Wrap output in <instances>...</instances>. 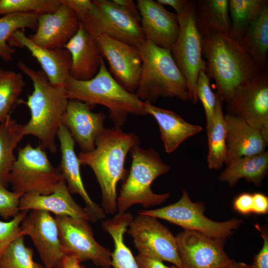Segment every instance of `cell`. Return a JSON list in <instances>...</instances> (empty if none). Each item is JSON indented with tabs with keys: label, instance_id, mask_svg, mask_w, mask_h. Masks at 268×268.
Returning a JSON list of instances; mask_svg holds the SVG:
<instances>
[{
	"label": "cell",
	"instance_id": "obj_19",
	"mask_svg": "<svg viewBox=\"0 0 268 268\" xmlns=\"http://www.w3.org/2000/svg\"><path fill=\"white\" fill-rule=\"evenodd\" d=\"M93 108L81 101L69 100L62 118V124L67 128L83 152L95 148L96 139L105 129V115L92 112Z\"/></svg>",
	"mask_w": 268,
	"mask_h": 268
},
{
	"label": "cell",
	"instance_id": "obj_36",
	"mask_svg": "<svg viewBox=\"0 0 268 268\" xmlns=\"http://www.w3.org/2000/svg\"><path fill=\"white\" fill-rule=\"evenodd\" d=\"M60 4V0H0V15L16 13L39 15L54 12Z\"/></svg>",
	"mask_w": 268,
	"mask_h": 268
},
{
	"label": "cell",
	"instance_id": "obj_5",
	"mask_svg": "<svg viewBox=\"0 0 268 268\" xmlns=\"http://www.w3.org/2000/svg\"><path fill=\"white\" fill-rule=\"evenodd\" d=\"M139 50L142 66L135 93L138 98L151 103L160 97L190 101L186 80L171 50L159 48L148 41Z\"/></svg>",
	"mask_w": 268,
	"mask_h": 268
},
{
	"label": "cell",
	"instance_id": "obj_17",
	"mask_svg": "<svg viewBox=\"0 0 268 268\" xmlns=\"http://www.w3.org/2000/svg\"><path fill=\"white\" fill-rule=\"evenodd\" d=\"M57 137L59 140L61 159L58 167L70 194L79 195L83 199L90 221L95 222L106 217L103 208L94 202L87 192L81 176L80 163L75 149V141L67 128L62 124Z\"/></svg>",
	"mask_w": 268,
	"mask_h": 268
},
{
	"label": "cell",
	"instance_id": "obj_45",
	"mask_svg": "<svg viewBox=\"0 0 268 268\" xmlns=\"http://www.w3.org/2000/svg\"><path fill=\"white\" fill-rule=\"evenodd\" d=\"M114 2L124 7L139 21L140 18L136 4L132 0H113Z\"/></svg>",
	"mask_w": 268,
	"mask_h": 268
},
{
	"label": "cell",
	"instance_id": "obj_8",
	"mask_svg": "<svg viewBox=\"0 0 268 268\" xmlns=\"http://www.w3.org/2000/svg\"><path fill=\"white\" fill-rule=\"evenodd\" d=\"M58 168L53 166L46 150L28 143L18 147L9 174L8 182L12 191L22 195L53 193L63 179Z\"/></svg>",
	"mask_w": 268,
	"mask_h": 268
},
{
	"label": "cell",
	"instance_id": "obj_18",
	"mask_svg": "<svg viewBox=\"0 0 268 268\" xmlns=\"http://www.w3.org/2000/svg\"><path fill=\"white\" fill-rule=\"evenodd\" d=\"M136 4L146 40L159 48L171 50L179 32L177 14L152 0H137Z\"/></svg>",
	"mask_w": 268,
	"mask_h": 268
},
{
	"label": "cell",
	"instance_id": "obj_41",
	"mask_svg": "<svg viewBox=\"0 0 268 268\" xmlns=\"http://www.w3.org/2000/svg\"><path fill=\"white\" fill-rule=\"evenodd\" d=\"M252 194L244 193L238 195L234 200L233 208L235 210L243 215L252 213Z\"/></svg>",
	"mask_w": 268,
	"mask_h": 268
},
{
	"label": "cell",
	"instance_id": "obj_32",
	"mask_svg": "<svg viewBox=\"0 0 268 268\" xmlns=\"http://www.w3.org/2000/svg\"><path fill=\"white\" fill-rule=\"evenodd\" d=\"M268 6V0H229L230 36L239 43L250 24Z\"/></svg>",
	"mask_w": 268,
	"mask_h": 268
},
{
	"label": "cell",
	"instance_id": "obj_46",
	"mask_svg": "<svg viewBox=\"0 0 268 268\" xmlns=\"http://www.w3.org/2000/svg\"><path fill=\"white\" fill-rule=\"evenodd\" d=\"M61 268H82L80 262L73 256L66 255L62 262Z\"/></svg>",
	"mask_w": 268,
	"mask_h": 268
},
{
	"label": "cell",
	"instance_id": "obj_20",
	"mask_svg": "<svg viewBox=\"0 0 268 268\" xmlns=\"http://www.w3.org/2000/svg\"><path fill=\"white\" fill-rule=\"evenodd\" d=\"M80 24L76 12L61 2L54 12L38 15L37 29L29 38L45 48H64L77 32Z\"/></svg>",
	"mask_w": 268,
	"mask_h": 268
},
{
	"label": "cell",
	"instance_id": "obj_35",
	"mask_svg": "<svg viewBox=\"0 0 268 268\" xmlns=\"http://www.w3.org/2000/svg\"><path fill=\"white\" fill-rule=\"evenodd\" d=\"M33 257V250L25 246L24 237L19 236L1 255L0 268H44L34 261Z\"/></svg>",
	"mask_w": 268,
	"mask_h": 268
},
{
	"label": "cell",
	"instance_id": "obj_25",
	"mask_svg": "<svg viewBox=\"0 0 268 268\" xmlns=\"http://www.w3.org/2000/svg\"><path fill=\"white\" fill-rule=\"evenodd\" d=\"M144 111L151 115L157 122L165 152L171 153L188 138L200 133L199 125L186 121L175 112L157 107L149 102H144Z\"/></svg>",
	"mask_w": 268,
	"mask_h": 268
},
{
	"label": "cell",
	"instance_id": "obj_38",
	"mask_svg": "<svg viewBox=\"0 0 268 268\" xmlns=\"http://www.w3.org/2000/svg\"><path fill=\"white\" fill-rule=\"evenodd\" d=\"M28 211H20L9 221L0 220V257L8 245L20 235V225Z\"/></svg>",
	"mask_w": 268,
	"mask_h": 268
},
{
	"label": "cell",
	"instance_id": "obj_16",
	"mask_svg": "<svg viewBox=\"0 0 268 268\" xmlns=\"http://www.w3.org/2000/svg\"><path fill=\"white\" fill-rule=\"evenodd\" d=\"M176 237L183 268H217L232 261L224 250L225 239L188 230Z\"/></svg>",
	"mask_w": 268,
	"mask_h": 268
},
{
	"label": "cell",
	"instance_id": "obj_26",
	"mask_svg": "<svg viewBox=\"0 0 268 268\" xmlns=\"http://www.w3.org/2000/svg\"><path fill=\"white\" fill-rule=\"evenodd\" d=\"M268 170V152L244 156L232 161L220 174V182L227 183L230 187H234L238 181L244 178L255 186L261 185Z\"/></svg>",
	"mask_w": 268,
	"mask_h": 268
},
{
	"label": "cell",
	"instance_id": "obj_34",
	"mask_svg": "<svg viewBox=\"0 0 268 268\" xmlns=\"http://www.w3.org/2000/svg\"><path fill=\"white\" fill-rule=\"evenodd\" d=\"M25 85L21 73L0 68V121L10 116Z\"/></svg>",
	"mask_w": 268,
	"mask_h": 268
},
{
	"label": "cell",
	"instance_id": "obj_47",
	"mask_svg": "<svg viewBox=\"0 0 268 268\" xmlns=\"http://www.w3.org/2000/svg\"><path fill=\"white\" fill-rule=\"evenodd\" d=\"M217 268H251V265L244 263L237 262L235 260H232L228 265Z\"/></svg>",
	"mask_w": 268,
	"mask_h": 268
},
{
	"label": "cell",
	"instance_id": "obj_44",
	"mask_svg": "<svg viewBox=\"0 0 268 268\" xmlns=\"http://www.w3.org/2000/svg\"><path fill=\"white\" fill-rule=\"evenodd\" d=\"M156 1L163 5H166L173 8L176 11V14H181L185 9L187 0H157Z\"/></svg>",
	"mask_w": 268,
	"mask_h": 268
},
{
	"label": "cell",
	"instance_id": "obj_12",
	"mask_svg": "<svg viewBox=\"0 0 268 268\" xmlns=\"http://www.w3.org/2000/svg\"><path fill=\"white\" fill-rule=\"evenodd\" d=\"M61 242L67 255L80 263L91 261L102 268L112 267V252L95 239L88 221L64 215H56Z\"/></svg>",
	"mask_w": 268,
	"mask_h": 268
},
{
	"label": "cell",
	"instance_id": "obj_7",
	"mask_svg": "<svg viewBox=\"0 0 268 268\" xmlns=\"http://www.w3.org/2000/svg\"><path fill=\"white\" fill-rule=\"evenodd\" d=\"M132 164L128 175L123 181L117 200L118 213H124L133 205L144 207L160 205L170 193L157 194L151 189L152 182L159 176L168 173L170 167L152 148L143 149L139 145L130 151Z\"/></svg>",
	"mask_w": 268,
	"mask_h": 268
},
{
	"label": "cell",
	"instance_id": "obj_43",
	"mask_svg": "<svg viewBox=\"0 0 268 268\" xmlns=\"http://www.w3.org/2000/svg\"><path fill=\"white\" fill-rule=\"evenodd\" d=\"M135 259L140 268H179L174 265L167 266L162 261L138 254Z\"/></svg>",
	"mask_w": 268,
	"mask_h": 268
},
{
	"label": "cell",
	"instance_id": "obj_11",
	"mask_svg": "<svg viewBox=\"0 0 268 268\" xmlns=\"http://www.w3.org/2000/svg\"><path fill=\"white\" fill-rule=\"evenodd\" d=\"M138 213L130 222L127 231L138 255L170 262L183 268L176 237L157 218Z\"/></svg>",
	"mask_w": 268,
	"mask_h": 268
},
{
	"label": "cell",
	"instance_id": "obj_23",
	"mask_svg": "<svg viewBox=\"0 0 268 268\" xmlns=\"http://www.w3.org/2000/svg\"><path fill=\"white\" fill-rule=\"evenodd\" d=\"M226 129V156L225 164L265 151L268 142L261 134L241 118L224 115Z\"/></svg>",
	"mask_w": 268,
	"mask_h": 268
},
{
	"label": "cell",
	"instance_id": "obj_13",
	"mask_svg": "<svg viewBox=\"0 0 268 268\" xmlns=\"http://www.w3.org/2000/svg\"><path fill=\"white\" fill-rule=\"evenodd\" d=\"M227 114L257 130L268 143V72L238 87L227 103Z\"/></svg>",
	"mask_w": 268,
	"mask_h": 268
},
{
	"label": "cell",
	"instance_id": "obj_29",
	"mask_svg": "<svg viewBox=\"0 0 268 268\" xmlns=\"http://www.w3.org/2000/svg\"><path fill=\"white\" fill-rule=\"evenodd\" d=\"M133 219L131 213L125 212L118 213L102 223L103 229L113 240L114 249L112 252V267L114 268H140L131 250L124 242V234Z\"/></svg>",
	"mask_w": 268,
	"mask_h": 268
},
{
	"label": "cell",
	"instance_id": "obj_4",
	"mask_svg": "<svg viewBox=\"0 0 268 268\" xmlns=\"http://www.w3.org/2000/svg\"><path fill=\"white\" fill-rule=\"evenodd\" d=\"M64 87L68 100H79L92 107L97 104L107 107L116 128H121L130 114L147 115L144 109V102L115 80L104 60L94 77L81 81L69 76Z\"/></svg>",
	"mask_w": 268,
	"mask_h": 268
},
{
	"label": "cell",
	"instance_id": "obj_22",
	"mask_svg": "<svg viewBox=\"0 0 268 268\" xmlns=\"http://www.w3.org/2000/svg\"><path fill=\"white\" fill-rule=\"evenodd\" d=\"M71 55L69 76L81 81L91 79L98 72L103 57L96 38L80 23L75 34L64 46Z\"/></svg>",
	"mask_w": 268,
	"mask_h": 268
},
{
	"label": "cell",
	"instance_id": "obj_3",
	"mask_svg": "<svg viewBox=\"0 0 268 268\" xmlns=\"http://www.w3.org/2000/svg\"><path fill=\"white\" fill-rule=\"evenodd\" d=\"M17 65L31 79L33 86L25 102L30 110V118L23 125V135L35 136L44 150L54 153L57 150L56 137L69 100L65 88L52 85L43 71L32 68L21 60Z\"/></svg>",
	"mask_w": 268,
	"mask_h": 268
},
{
	"label": "cell",
	"instance_id": "obj_2",
	"mask_svg": "<svg viewBox=\"0 0 268 268\" xmlns=\"http://www.w3.org/2000/svg\"><path fill=\"white\" fill-rule=\"evenodd\" d=\"M205 72L215 81L217 93L227 103L239 86L265 72L254 63L237 41L229 35L211 31L202 37Z\"/></svg>",
	"mask_w": 268,
	"mask_h": 268
},
{
	"label": "cell",
	"instance_id": "obj_39",
	"mask_svg": "<svg viewBox=\"0 0 268 268\" xmlns=\"http://www.w3.org/2000/svg\"><path fill=\"white\" fill-rule=\"evenodd\" d=\"M22 196L8 191L6 187L0 184V216L7 220L17 215L20 211L19 203Z\"/></svg>",
	"mask_w": 268,
	"mask_h": 268
},
{
	"label": "cell",
	"instance_id": "obj_28",
	"mask_svg": "<svg viewBox=\"0 0 268 268\" xmlns=\"http://www.w3.org/2000/svg\"><path fill=\"white\" fill-rule=\"evenodd\" d=\"M196 20L202 37L213 30L230 36L231 20L228 0L196 1Z\"/></svg>",
	"mask_w": 268,
	"mask_h": 268
},
{
	"label": "cell",
	"instance_id": "obj_40",
	"mask_svg": "<svg viewBox=\"0 0 268 268\" xmlns=\"http://www.w3.org/2000/svg\"><path fill=\"white\" fill-rule=\"evenodd\" d=\"M257 228L261 232L263 239V245L259 252L256 254L254 258L251 268H268V233L266 227Z\"/></svg>",
	"mask_w": 268,
	"mask_h": 268
},
{
	"label": "cell",
	"instance_id": "obj_9",
	"mask_svg": "<svg viewBox=\"0 0 268 268\" xmlns=\"http://www.w3.org/2000/svg\"><path fill=\"white\" fill-rule=\"evenodd\" d=\"M196 1L188 0L184 10L177 15L179 32L171 49L172 57L184 76L188 85L190 101H198L196 84L201 71L206 65L202 53V37L197 28L196 20Z\"/></svg>",
	"mask_w": 268,
	"mask_h": 268
},
{
	"label": "cell",
	"instance_id": "obj_14",
	"mask_svg": "<svg viewBox=\"0 0 268 268\" xmlns=\"http://www.w3.org/2000/svg\"><path fill=\"white\" fill-rule=\"evenodd\" d=\"M96 38L101 56L108 62L110 73L121 86L134 93L141 70L139 49L107 34Z\"/></svg>",
	"mask_w": 268,
	"mask_h": 268
},
{
	"label": "cell",
	"instance_id": "obj_42",
	"mask_svg": "<svg viewBox=\"0 0 268 268\" xmlns=\"http://www.w3.org/2000/svg\"><path fill=\"white\" fill-rule=\"evenodd\" d=\"M252 212L257 214H266L268 212V198L261 193L252 194Z\"/></svg>",
	"mask_w": 268,
	"mask_h": 268
},
{
	"label": "cell",
	"instance_id": "obj_31",
	"mask_svg": "<svg viewBox=\"0 0 268 268\" xmlns=\"http://www.w3.org/2000/svg\"><path fill=\"white\" fill-rule=\"evenodd\" d=\"M23 136V125L10 116L0 121V184L6 187L9 174L16 158L14 151Z\"/></svg>",
	"mask_w": 268,
	"mask_h": 268
},
{
	"label": "cell",
	"instance_id": "obj_15",
	"mask_svg": "<svg viewBox=\"0 0 268 268\" xmlns=\"http://www.w3.org/2000/svg\"><path fill=\"white\" fill-rule=\"evenodd\" d=\"M20 235L31 238L44 268H61L66 254L56 219L50 212L31 210L21 224Z\"/></svg>",
	"mask_w": 268,
	"mask_h": 268
},
{
	"label": "cell",
	"instance_id": "obj_1",
	"mask_svg": "<svg viewBox=\"0 0 268 268\" xmlns=\"http://www.w3.org/2000/svg\"><path fill=\"white\" fill-rule=\"evenodd\" d=\"M140 140L133 133L121 128L105 129L96 140L95 147L88 152L79 153L80 165L89 166L94 172L102 194V206L105 213L112 214L117 209V186L128 174L125 169L127 155Z\"/></svg>",
	"mask_w": 268,
	"mask_h": 268
},
{
	"label": "cell",
	"instance_id": "obj_24",
	"mask_svg": "<svg viewBox=\"0 0 268 268\" xmlns=\"http://www.w3.org/2000/svg\"><path fill=\"white\" fill-rule=\"evenodd\" d=\"M19 209L20 211L45 210L56 215L67 216L90 221L84 208L79 206L72 197L64 179L50 195H23L20 199Z\"/></svg>",
	"mask_w": 268,
	"mask_h": 268
},
{
	"label": "cell",
	"instance_id": "obj_21",
	"mask_svg": "<svg viewBox=\"0 0 268 268\" xmlns=\"http://www.w3.org/2000/svg\"><path fill=\"white\" fill-rule=\"evenodd\" d=\"M7 43L13 48H26L39 63L49 82L54 86H65L71 65V55L67 49L40 47L27 36L23 30L15 31Z\"/></svg>",
	"mask_w": 268,
	"mask_h": 268
},
{
	"label": "cell",
	"instance_id": "obj_33",
	"mask_svg": "<svg viewBox=\"0 0 268 268\" xmlns=\"http://www.w3.org/2000/svg\"><path fill=\"white\" fill-rule=\"evenodd\" d=\"M38 15L32 13H16L3 15L0 18V58L10 62L15 50L7 41L16 30L25 28L36 31Z\"/></svg>",
	"mask_w": 268,
	"mask_h": 268
},
{
	"label": "cell",
	"instance_id": "obj_37",
	"mask_svg": "<svg viewBox=\"0 0 268 268\" xmlns=\"http://www.w3.org/2000/svg\"><path fill=\"white\" fill-rule=\"evenodd\" d=\"M196 92L198 100L201 102L205 114L206 126V131L210 128L215 113L216 96L212 92L210 78L205 71L200 72L196 84Z\"/></svg>",
	"mask_w": 268,
	"mask_h": 268
},
{
	"label": "cell",
	"instance_id": "obj_6",
	"mask_svg": "<svg viewBox=\"0 0 268 268\" xmlns=\"http://www.w3.org/2000/svg\"><path fill=\"white\" fill-rule=\"evenodd\" d=\"M67 4L95 38L107 34L138 49L146 41L140 21L113 0H68Z\"/></svg>",
	"mask_w": 268,
	"mask_h": 268
},
{
	"label": "cell",
	"instance_id": "obj_10",
	"mask_svg": "<svg viewBox=\"0 0 268 268\" xmlns=\"http://www.w3.org/2000/svg\"><path fill=\"white\" fill-rule=\"evenodd\" d=\"M204 205L193 202L185 189L180 199L166 206L151 210H140L138 213L162 219L182 227L184 230L196 231L213 237L226 239L237 229L242 220L233 218L224 222L212 220L204 214Z\"/></svg>",
	"mask_w": 268,
	"mask_h": 268
},
{
	"label": "cell",
	"instance_id": "obj_27",
	"mask_svg": "<svg viewBox=\"0 0 268 268\" xmlns=\"http://www.w3.org/2000/svg\"><path fill=\"white\" fill-rule=\"evenodd\" d=\"M239 44L263 71L268 67V6L249 26Z\"/></svg>",
	"mask_w": 268,
	"mask_h": 268
},
{
	"label": "cell",
	"instance_id": "obj_30",
	"mask_svg": "<svg viewBox=\"0 0 268 268\" xmlns=\"http://www.w3.org/2000/svg\"><path fill=\"white\" fill-rule=\"evenodd\" d=\"M216 103L210 128L206 131L208 152L207 167L211 170H220L225 164L226 156V129L222 110V99L216 93Z\"/></svg>",
	"mask_w": 268,
	"mask_h": 268
}]
</instances>
